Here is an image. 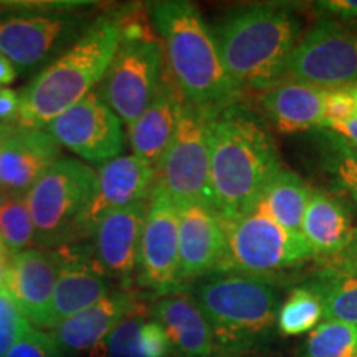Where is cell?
<instances>
[{
  "instance_id": "1",
  "label": "cell",
  "mask_w": 357,
  "mask_h": 357,
  "mask_svg": "<svg viewBox=\"0 0 357 357\" xmlns=\"http://www.w3.org/2000/svg\"><path fill=\"white\" fill-rule=\"evenodd\" d=\"M280 169L276 142L252 111L235 102L213 116L211 189L212 205L222 220L247 213Z\"/></svg>"
},
{
  "instance_id": "2",
  "label": "cell",
  "mask_w": 357,
  "mask_h": 357,
  "mask_svg": "<svg viewBox=\"0 0 357 357\" xmlns=\"http://www.w3.org/2000/svg\"><path fill=\"white\" fill-rule=\"evenodd\" d=\"M301 26V19L289 6L261 2L227 12L211 30L227 75L243 95L284 82Z\"/></svg>"
},
{
  "instance_id": "3",
  "label": "cell",
  "mask_w": 357,
  "mask_h": 357,
  "mask_svg": "<svg viewBox=\"0 0 357 357\" xmlns=\"http://www.w3.org/2000/svg\"><path fill=\"white\" fill-rule=\"evenodd\" d=\"M147 7L162 43L166 68L185 101L212 113L240 102L242 93L227 75L199 7L187 0H160Z\"/></svg>"
},
{
  "instance_id": "4",
  "label": "cell",
  "mask_w": 357,
  "mask_h": 357,
  "mask_svg": "<svg viewBox=\"0 0 357 357\" xmlns=\"http://www.w3.org/2000/svg\"><path fill=\"white\" fill-rule=\"evenodd\" d=\"M121 43L118 26L111 15L91 20L71 47L20 89L17 124L45 129L84 96L95 91L105 78Z\"/></svg>"
},
{
  "instance_id": "5",
  "label": "cell",
  "mask_w": 357,
  "mask_h": 357,
  "mask_svg": "<svg viewBox=\"0 0 357 357\" xmlns=\"http://www.w3.org/2000/svg\"><path fill=\"white\" fill-rule=\"evenodd\" d=\"M192 298L211 324L218 351L243 354L273 339L281 306L275 278L212 273L199 281Z\"/></svg>"
},
{
  "instance_id": "6",
  "label": "cell",
  "mask_w": 357,
  "mask_h": 357,
  "mask_svg": "<svg viewBox=\"0 0 357 357\" xmlns=\"http://www.w3.org/2000/svg\"><path fill=\"white\" fill-rule=\"evenodd\" d=\"M96 169L73 158H61L26 194L37 243L47 250L83 240V220L95 197Z\"/></svg>"
},
{
  "instance_id": "7",
  "label": "cell",
  "mask_w": 357,
  "mask_h": 357,
  "mask_svg": "<svg viewBox=\"0 0 357 357\" xmlns=\"http://www.w3.org/2000/svg\"><path fill=\"white\" fill-rule=\"evenodd\" d=\"M222 222L227 248L215 273L271 278L314 258L303 235L281 227L260 202L243 215Z\"/></svg>"
},
{
  "instance_id": "8",
  "label": "cell",
  "mask_w": 357,
  "mask_h": 357,
  "mask_svg": "<svg viewBox=\"0 0 357 357\" xmlns=\"http://www.w3.org/2000/svg\"><path fill=\"white\" fill-rule=\"evenodd\" d=\"M217 113L185 101L171 144L155 167V182L172 202L213 208L211 189V124Z\"/></svg>"
},
{
  "instance_id": "9",
  "label": "cell",
  "mask_w": 357,
  "mask_h": 357,
  "mask_svg": "<svg viewBox=\"0 0 357 357\" xmlns=\"http://www.w3.org/2000/svg\"><path fill=\"white\" fill-rule=\"evenodd\" d=\"M91 24L78 12L0 8V53L19 73L42 71Z\"/></svg>"
},
{
  "instance_id": "10",
  "label": "cell",
  "mask_w": 357,
  "mask_h": 357,
  "mask_svg": "<svg viewBox=\"0 0 357 357\" xmlns=\"http://www.w3.org/2000/svg\"><path fill=\"white\" fill-rule=\"evenodd\" d=\"M284 82L326 91L357 86V30L342 22L319 20L294 47Z\"/></svg>"
},
{
  "instance_id": "11",
  "label": "cell",
  "mask_w": 357,
  "mask_h": 357,
  "mask_svg": "<svg viewBox=\"0 0 357 357\" xmlns=\"http://www.w3.org/2000/svg\"><path fill=\"white\" fill-rule=\"evenodd\" d=\"M166 71L162 43L153 40H121L98 95L128 126L144 113L158 93Z\"/></svg>"
},
{
  "instance_id": "12",
  "label": "cell",
  "mask_w": 357,
  "mask_h": 357,
  "mask_svg": "<svg viewBox=\"0 0 357 357\" xmlns=\"http://www.w3.org/2000/svg\"><path fill=\"white\" fill-rule=\"evenodd\" d=\"M136 283L159 296L176 293L178 283V212L177 205L155 182L147 202L142 229Z\"/></svg>"
},
{
  "instance_id": "13",
  "label": "cell",
  "mask_w": 357,
  "mask_h": 357,
  "mask_svg": "<svg viewBox=\"0 0 357 357\" xmlns=\"http://www.w3.org/2000/svg\"><path fill=\"white\" fill-rule=\"evenodd\" d=\"M48 132L60 146L91 164H105L124 151L123 121L91 91L48 124Z\"/></svg>"
},
{
  "instance_id": "14",
  "label": "cell",
  "mask_w": 357,
  "mask_h": 357,
  "mask_svg": "<svg viewBox=\"0 0 357 357\" xmlns=\"http://www.w3.org/2000/svg\"><path fill=\"white\" fill-rule=\"evenodd\" d=\"M61 257L58 250L30 248L10 257L3 288L22 314L38 329H53L52 301Z\"/></svg>"
},
{
  "instance_id": "15",
  "label": "cell",
  "mask_w": 357,
  "mask_h": 357,
  "mask_svg": "<svg viewBox=\"0 0 357 357\" xmlns=\"http://www.w3.org/2000/svg\"><path fill=\"white\" fill-rule=\"evenodd\" d=\"M61 159V146L47 129L10 123L0 139V189L8 197H26L38 178Z\"/></svg>"
},
{
  "instance_id": "16",
  "label": "cell",
  "mask_w": 357,
  "mask_h": 357,
  "mask_svg": "<svg viewBox=\"0 0 357 357\" xmlns=\"http://www.w3.org/2000/svg\"><path fill=\"white\" fill-rule=\"evenodd\" d=\"M178 212V283L215 273L225 257V227L215 208L185 204Z\"/></svg>"
},
{
  "instance_id": "17",
  "label": "cell",
  "mask_w": 357,
  "mask_h": 357,
  "mask_svg": "<svg viewBox=\"0 0 357 357\" xmlns=\"http://www.w3.org/2000/svg\"><path fill=\"white\" fill-rule=\"evenodd\" d=\"M96 174L95 197L83 220V240L95 234L98 222L108 212L147 202L155 185V167L134 154L101 164Z\"/></svg>"
},
{
  "instance_id": "18",
  "label": "cell",
  "mask_w": 357,
  "mask_h": 357,
  "mask_svg": "<svg viewBox=\"0 0 357 357\" xmlns=\"http://www.w3.org/2000/svg\"><path fill=\"white\" fill-rule=\"evenodd\" d=\"M147 202L116 208L98 222L93 257L108 278L129 283L136 276Z\"/></svg>"
},
{
  "instance_id": "19",
  "label": "cell",
  "mask_w": 357,
  "mask_h": 357,
  "mask_svg": "<svg viewBox=\"0 0 357 357\" xmlns=\"http://www.w3.org/2000/svg\"><path fill=\"white\" fill-rule=\"evenodd\" d=\"M134 311L137 305L131 293L111 291L96 305L60 321L50 336L65 357L98 352L116 326Z\"/></svg>"
},
{
  "instance_id": "20",
  "label": "cell",
  "mask_w": 357,
  "mask_h": 357,
  "mask_svg": "<svg viewBox=\"0 0 357 357\" xmlns=\"http://www.w3.org/2000/svg\"><path fill=\"white\" fill-rule=\"evenodd\" d=\"M61 257L55 291L52 301V316L55 326L70 316L96 305L108 296L109 278L86 247L70 245L56 248Z\"/></svg>"
},
{
  "instance_id": "21",
  "label": "cell",
  "mask_w": 357,
  "mask_h": 357,
  "mask_svg": "<svg viewBox=\"0 0 357 357\" xmlns=\"http://www.w3.org/2000/svg\"><path fill=\"white\" fill-rule=\"evenodd\" d=\"M184 105L185 98L166 68L154 100L144 113L128 126V139L136 158L158 167L171 144Z\"/></svg>"
},
{
  "instance_id": "22",
  "label": "cell",
  "mask_w": 357,
  "mask_h": 357,
  "mask_svg": "<svg viewBox=\"0 0 357 357\" xmlns=\"http://www.w3.org/2000/svg\"><path fill=\"white\" fill-rule=\"evenodd\" d=\"M151 314L166 331L177 357H212L217 351L211 324L190 294L176 291L160 296Z\"/></svg>"
},
{
  "instance_id": "23",
  "label": "cell",
  "mask_w": 357,
  "mask_h": 357,
  "mask_svg": "<svg viewBox=\"0 0 357 357\" xmlns=\"http://www.w3.org/2000/svg\"><path fill=\"white\" fill-rule=\"evenodd\" d=\"M357 227L344 200L336 194L311 187L301 235L318 260H328L349 247Z\"/></svg>"
},
{
  "instance_id": "24",
  "label": "cell",
  "mask_w": 357,
  "mask_h": 357,
  "mask_svg": "<svg viewBox=\"0 0 357 357\" xmlns=\"http://www.w3.org/2000/svg\"><path fill=\"white\" fill-rule=\"evenodd\" d=\"M326 89L283 82L258 93L263 119L281 134L319 129L324 121Z\"/></svg>"
},
{
  "instance_id": "25",
  "label": "cell",
  "mask_w": 357,
  "mask_h": 357,
  "mask_svg": "<svg viewBox=\"0 0 357 357\" xmlns=\"http://www.w3.org/2000/svg\"><path fill=\"white\" fill-rule=\"evenodd\" d=\"M310 194L311 187L298 174L283 167L268 182L258 202L281 227L293 234H301Z\"/></svg>"
},
{
  "instance_id": "26",
  "label": "cell",
  "mask_w": 357,
  "mask_h": 357,
  "mask_svg": "<svg viewBox=\"0 0 357 357\" xmlns=\"http://www.w3.org/2000/svg\"><path fill=\"white\" fill-rule=\"evenodd\" d=\"M301 284L318 294L324 321L357 326V276L321 266Z\"/></svg>"
},
{
  "instance_id": "27",
  "label": "cell",
  "mask_w": 357,
  "mask_h": 357,
  "mask_svg": "<svg viewBox=\"0 0 357 357\" xmlns=\"http://www.w3.org/2000/svg\"><path fill=\"white\" fill-rule=\"evenodd\" d=\"M321 131V166L328 174L337 197L349 200L357 208V146L339 134Z\"/></svg>"
},
{
  "instance_id": "28",
  "label": "cell",
  "mask_w": 357,
  "mask_h": 357,
  "mask_svg": "<svg viewBox=\"0 0 357 357\" xmlns=\"http://www.w3.org/2000/svg\"><path fill=\"white\" fill-rule=\"evenodd\" d=\"M323 321V305L312 289L305 284L293 288L284 301H281L276 331L281 336H301L318 328Z\"/></svg>"
},
{
  "instance_id": "29",
  "label": "cell",
  "mask_w": 357,
  "mask_h": 357,
  "mask_svg": "<svg viewBox=\"0 0 357 357\" xmlns=\"http://www.w3.org/2000/svg\"><path fill=\"white\" fill-rule=\"evenodd\" d=\"M300 357H357V326L323 321L310 333Z\"/></svg>"
},
{
  "instance_id": "30",
  "label": "cell",
  "mask_w": 357,
  "mask_h": 357,
  "mask_svg": "<svg viewBox=\"0 0 357 357\" xmlns=\"http://www.w3.org/2000/svg\"><path fill=\"white\" fill-rule=\"evenodd\" d=\"M0 236L12 257L37 243L33 218L25 197H8L0 207Z\"/></svg>"
},
{
  "instance_id": "31",
  "label": "cell",
  "mask_w": 357,
  "mask_h": 357,
  "mask_svg": "<svg viewBox=\"0 0 357 357\" xmlns=\"http://www.w3.org/2000/svg\"><path fill=\"white\" fill-rule=\"evenodd\" d=\"M142 321L139 311L128 314L106 339L102 357H141L139 328Z\"/></svg>"
},
{
  "instance_id": "32",
  "label": "cell",
  "mask_w": 357,
  "mask_h": 357,
  "mask_svg": "<svg viewBox=\"0 0 357 357\" xmlns=\"http://www.w3.org/2000/svg\"><path fill=\"white\" fill-rule=\"evenodd\" d=\"M6 357H65L52 336L26 323Z\"/></svg>"
},
{
  "instance_id": "33",
  "label": "cell",
  "mask_w": 357,
  "mask_h": 357,
  "mask_svg": "<svg viewBox=\"0 0 357 357\" xmlns=\"http://www.w3.org/2000/svg\"><path fill=\"white\" fill-rule=\"evenodd\" d=\"M29 323L6 288L0 289V357H6L24 326Z\"/></svg>"
},
{
  "instance_id": "34",
  "label": "cell",
  "mask_w": 357,
  "mask_h": 357,
  "mask_svg": "<svg viewBox=\"0 0 357 357\" xmlns=\"http://www.w3.org/2000/svg\"><path fill=\"white\" fill-rule=\"evenodd\" d=\"M139 352L141 357H169L171 342L167 334L158 321H142L139 328Z\"/></svg>"
},
{
  "instance_id": "35",
  "label": "cell",
  "mask_w": 357,
  "mask_h": 357,
  "mask_svg": "<svg viewBox=\"0 0 357 357\" xmlns=\"http://www.w3.org/2000/svg\"><path fill=\"white\" fill-rule=\"evenodd\" d=\"M356 114L357 100L349 88L326 91L324 121H342V119L352 118Z\"/></svg>"
},
{
  "instance_id": "36",
  "label": "cell",
  "mask_w": 357,
  "mask_h": 357,
  "mask_svg": "<svg viewBox=\"0 0 357 357\" xmlns=\"http://www.w3.org/2000/svg\"><path fill=\"white\" fill-rule=\"evenodd\" d=\"M312 6L316 12L323 13L328 20L357 19V0H319Z\"/></svg>"
},
{
  "instance_id": "37",
  "label": "cell",
  "mask_w": 357,
  "mask_h": 357,
  "mask_svg": "<svg viewBox=\"0 0 357 357\" xmlns=\"http://www.w3.org/2000/svg\"><path fill=\"white\" fill-rule=\"evenodd\" d=\"M323 266L331 268V270L341 271V273L357 276V230L354 234V238L349 243V247L342 250L341 253L328 260H321Z\"/></svg>"
},
{
  "instance_id": "38",
  "label": "cell",
  "mask_w": 357,
  "mask_h": 357,
  "mask_svg": "<svg viewBox=\"0 0 357 357\" xmlns=\"http://www.w3.org/2000/svg\"><path fill=\"white\" fill-rule=\"evenodd\" d=\"M20 108V93L10 88H0V126L17 121Z\"/></svg>"
},
{
  "instance_id": "39",
  "label": "cell",
  "mask_w": 357,
  "mask_h": 357,
  "mask_svg": "<svg viewBox=\"0 0 357 357\" xmlns=\"http://www.w3.org/2000/svg\"><path fill=\"white\" fill-rule=\"evenodd\" d=\"M319 129L339 134L346 141L357 146V114L352 116V118L342 119V121H324Z\"/></svg>"
},
{
  "instance_id": "40",
  "label": "cell",
  "mask_w": 357,
  "mask_h": 357,
  "mask_svg": "<svg viewBox=\"0 0 357 357\" xmlns=\"http://www.w3.org/2000/svg\"><path fill=\"white\" fill-rule=\"evenodd\" d=\"M17 77H19V71L3 53H0V88H7L8 84L15 82Z\"/></svg>"
},
{
  "instance_id": "41",
  "label": "cell",
  "mask_w": 357,
  "mask_h": 357,
  "mask_svg": "<svg viewBox=\"0 0 357 357\" xmlns=\"http://www.w3.org/2000/svg\"><path fill=\"white\" fill-rule=\"evenodd\" d=\"M8 261H10V255H0V289L6 284Z\"/></svg>"
},
{
  "instance_id": "42",
  "label": "cell",
  "mask_w": 357,
  "mask_h": 357,
  "mask_svg": "<svg viewBox=\"0 0 357 357\" xmlns=\"http://www.w3.org/2000/svg\"><path fill=\"white\" fill-rule=\"evenodd\" d=\"M0 255H10V253H8L7 247H6V243H3L2 236H0ZM10 257H12V255H10Z\"/></svg>"
},
{
  "instance_id": "43",
  "label": "cell",
  "mask_w": 357,
  "mask_h": 357,
  "mask_svg": "<svg viewBox=\"0 0 357 357\" xmlns=\"http://www.w3.org/2000/svg\"><path fill=\"white\" fill-rule=\"evenodd\" d=\"M8 199V195L6 194V192H3L2 189H0V207H2L3 204H6V200Z\"/></svg>"
},
{
  "instance_id": "44",
  "label": "cell",
  "mask_w": 357,
  "mask_h": 357,
  "mask_svg": "<svg viewBox=\"0 0 357 357\" xmlns=\"http://www.w3.org/2000/svg\"><path fill=\"white\" fill-rule=\"evenodd\" d=\"M8 126V124H3V126H0V139H2L3 132H6V128Z\"/></svg>"
},
{
  "instance_id": "45",
  "label": "cell",
  "mask_w": 357,
  "mask_h": 357,
  "mask_svg": "<svg viewBox=\"0 0 357 357\" xmlns=\"http://www.w3.org/2000/svg\"><path fill=\"white\" fill-rule=\"evenodd\" d=\"M351 91H352V95L356 96V100H357V86H352V88H349Z\"/></svg>"
}]
</instances>
